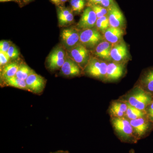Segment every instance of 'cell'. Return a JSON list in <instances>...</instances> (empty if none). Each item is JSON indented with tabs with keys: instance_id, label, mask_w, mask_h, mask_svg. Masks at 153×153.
I'll return each instance as SVG.
<instances>
[{
	"instance_id": "39",
	"label": "cell",
	"mask_w": 153,
	"mask_h": 153,
	"mask_svg": "<svg viewBox=\"0 0 153 153\" xmlns=\"http://www.w3.org/2000/svg\"></svg>"
},
{
	"instance_id": "20",
	"label": "cell",
	"mask_w": 153,
	"mask_h": 153,
	"mask_svg": "<svg viewBox=\"0 0 153 153\" xmlns=\"http://www.w3.org/2000/svg\"><path fill=\"white\" fill-rule=\"evenodd\" d=\"M4 82L9 86L28 91L26 80L19 79L16 76L4 79Z\"/></svg>"
},
{
	"instance_id": "29",
	"label": "cell",
	"mask_w": 153,
	"mask_h": 153,
	"mask_svg": "<svg viewBox=\"0 0 153 153\" xmlns=\"http://www.w3.org/2000/svg\"><path fill=\"white\" fill-rule=\"evenodd\" d=\"M73 20H74V16H73L72 13H71L66 18L59 22V24L61 26H63V25L71 23V22H73Z\"/></svg>"
},
{
	"instance_id": "25",
	"label": "cell",
	"mask_w": 153,
	"mask_h": 153,
	"mask_svg": "<svg viewBox=\"0 0 153 153\" xmlns=\"http://www.w3.org/2000/svg\"><path fill=\"white\" fill-rule=\"evenodd\" d=\"M7 53L10 59H16L19 57V50L14 45H11Z\"/></svg>"
},
{
	"instance_id": "4",
	"label": "cell",
	"mask_w": 153,
	"mask_h": 153,
	"mask_svg": "<svg viewBox=\"0 0 153 153\" xmlns=\"http://www.w3.org/2000/svg\"><path fill=\"white\" fill-rule=\"evenodd\" d=\"M153 97L152 94L148 93L139 86L135 85L131 90L119 99L135 107L139 102Z\"/></svg>"
},
{
	"instance_id": "3",
	"label": "cell",
	"mask_w": 153,
	"mask_h": 153,
	"mask_svg": "<svg viewBox=\"0 0 153 153\" xmlns=\"http://www.w3.org/2000/svg\"><path fill=\"white\" fill-rule=\"evenodd\" d=\"M129 120L137 141L147 136L153 130V123L147 117Z\"/></svg>"
},
{
	"instance_id": "38",
	"label": "cell",
	"mask_w": 153,
	"mask_h": 153,
	"mask_svg": "<svg viewBox=\"0 0 153 153\" xmlns=\"http://www.w3.org/2000/svg\"><path fill=\"white\" fill-rule=\"evenodd\" d=\"M27 1H30V0H27Z\"/></svg>"
},
{
	"instance_id": "18",
	"label": "cell",
	"mask_w": 153,
	"mask_h": 153,
	"mask_svg": "<svg viewBox=\"0 0 153 153\" xmlns=\"http://www.w3.org/2000/svg\"><path fill=\"white\" fill-rule=\"evenodd\" d=\"M20 65L16 62L8 63L3 68L1 75L4 80L7 78L16 76Z\"/></svg>"
},
{
	"instance_id": "2",
	"label": "cell",
	"mask_w": 153,
	"mask_h": 153,
	"mask_svg": "<svg viewBox=\"0 0 153 153\" xmlns=\"http://www.w3.org/2000/svg\"><path fill=\"white\" fill-rule=\"evenodd\" d=\"M108 63L95 58L90 59L83 71L89 76L106 81Z\"/></svg>"
},
{
	"instance_id": "12",
	"label": "cell",
	"mask_w": 153,
	"mask_h": 153,
	"mask_svg": "<svg viewBox=\"0 0 153 153\" xmlns=\"http://www.w3.org/2000/svg\"><path fill=\"white\" fill-rule=\"evenodd\" d=\"M83 71L79 65L71 57H66L65 62L61 68V73L63 75L73 77L79 76Z\"/></svg>"
},
{
	"instance_id": "16",
	"label": "cell",
	"mask_w": 153,
	"mask_h": 153,
	"mask_svg": "<svg viewBox=\"0 0 153 153\" xmlns=\"http://www.w3.org/2000/svg\"><path fill=\"white\" fill-rule=\"evenodd\" d=\"M123 32L121 28L110 27L104 32V37L107 41L114 44L118 43L123 36Z\"/></svg>"
},
{
	"instance_id": "17",
	"label": "cell",
	"mask_w": 153,
	"mask_h": 153,
	"mask_svg": "<svg viewBox=\"0 0 153 153\" xmlns=\"http://www.w3.org/2000/svg\"><path fill=\"white\" fill-rule=\"evenodd\" d=\"M111 45V44L107 41L100 42L96 48V55L104 60H111V52L112 49Z\"/></svg>"
},
{
	"instance_id": "28",
	"label": "cell",
	"mask_w": 153,
	"mask_h": 153,
	"mask_svg": "<svg viewBox=\"0 0 153 153\" xmlns=\"http://www.w3.org/2000/svg\"><path fill=\"white\" fill-rule=\"evenodd\" d=\"M11 44L10 41H1L0 42V51L7 53Z\"/></svg>"
},
{
	"instance_id": "21",
	"label": "cell",
	"mask_w": 153,
	"mask_h": 153,
	"mask_svg": "<svg viewBox=\"0 0 153 153\" xmlns=\"http://www.w3.org/2000/svg\"><path fill=\"white\" fill-rule=\"evenodd\" d=\"M33 71V70L27 65L22 64L19 66L16 76L19 79L26 80Z\"/></svg>"
},
{
	"instance_id": "14",
	"label": "cell",
	"mask_w": 153,
	"mask_h": 153,
	"mask_svg": "<svg viewBox=\"0 0 153 153\" xmlns=\"http://www.w3.org/2000/svg\"><path fill=\"white\" fill-rule=\"evenodd\" d=\"M61 37L65 46L71 49L77 45L79 41V33L74 28L63 30Z\"/></svg>"
},
{
	"instance_id": "23",
	"label": "cell",
	"mask_w": 153,
	"mask_h": 153,
	"mask_svg": "<svg viewBox=\"0 0 153 153\" xmlns=\"http://www.w3.org/2000/svg\"><path fill=\"white\" fill-rule=\"evenodd\" d=\"M91 7L95 13L97 19H99L104 16H107L108 13V9L100 5L91 4Z\"/></svg>"
},
{
	"instance_id": "7",
	"label": "cell",
	"mask_w": 153,
	"mask_h": 153,
	"mask_svg": "<svg viewBox=\"0 0 153 153\" xmlns=\"http://www.w3.org/2000/svg\"><path fill=\"white\" fill-rule=\"evenodd\" d=\"M65 52L60 47L56 48L51 53L47 59L48 68L52 70L61 68L65 62Z\"/></svg>"
},
{
	"instance_id": "30",
	"label": "cell",
	"mask_w": 153,
	"mask_h": 153,
	"mask_svg": "<svg viewBox=\"0 0 153 153\" xmlns=\"http://www.w3.org/2000/svg\"><path fill=\"white\" fill-rule=\"evenodd\" d=\"M96 26L99 30L102 32H104L109 27L106 26L103 22H102L101 20L100 19H97V20Z\"/></svg>"
},
{
	"instance_id": "10",
	"label": "cell",
	"mask_w": 153,
	"mask_h": 153,
	"mask_svg": "<svg viewBox=\"0 0 153 153\" xmlns=\"http://www.w3.org/2000/svg\"><path fill=\"white\" fill-rule=\"evenodd\" d=\"M97 17L91 7H88L83 11L77 27L82 30L92 29L96 26Z\"/></svg>"
},
{
	"instance_id": "8",
	"label": "cell",
	"mask_w": 153,
	"mask_h": 153,
	"mask_svg": "<svg viewBox=\"0 0 153 153\" xmlns=\"http://www.w3.org/2000/svg\"><path fill=\"white\" fill-rule=\"evenodd\" d=\"M108 10L110 27L121 28L124 25L125 18L118 6L114 3Z\"/></svg>"
},
{
	"instance_id": "15",
	"label": "cell",
	"mask_w": 153,
	"mask_h": 153,
	"mask_svg": "<svg viewBox=\"0 0 153 153\" xmlns=\"http://www.w3.org/2000/svg\"><path fill=\"white\" fill-rule=\"evenodd\" d=\"M128 55L127 47L125 43H119L111 49V59L114 62L122 63L124 62Z\"/></svg>"
},
{
	"instance_id": "13",
	"label": "cell",
	"mask_w": 153,
	"mask_h": 153,
	"mask_svg": "<svg viewBox=\"0 0 153 153\" xmlns=\"http://www.w3.org/2000/svg\"><path fill=\"white\" fill-rule=\"evenodd\" d=\"M125 71V67L122 63L116 62L108 63L106 81H114L121 78Z\"/></svg>"
},
{
	"instance_id": "36",
	"label": "cell",
	"mask_w": 153,
	"mask_h": 153,
	"mask_svg": "<svg viewBox=\"0 0 153 153\" xmlns=\"http://www.w3.org/2000/svg\"><path fill=\"white\" fill-rule=\"evenodd\" d=\"M67 0H60L61 2H64L66 1Z\"/></svg>"
},
{
	"instance_id": "11",
	"label": "cell",
	"mask_w": 153,
	"mask_h": 153,
	"mask_svg": "<svg viewBox=\"0 0 153 153\" xmlns=\"http://www.w3.org/2000/svg\"><path fill=\"white\" fill-rule=\"evenodd\" d=\"M136 85L153 95V67L143 71Z\"/></svg>"
},
{
	"instance_id": "33",
	"label": "cell",
	"mask_w": 153,
	"mask_h": 153,
	"mask_svg": "<svg viewBox=\"0 0 153 153\" xmlns=\"http://www.w3.org/2000/svg\"><path fill=\"white\" fill-rule=\"evenodd\" d=\"M51 1L56 5L60 4V2H61L60 0H51Z\"/></svg>"
},
{
	"instance_id": "37",
	"label": "cell",
	"mask_w": 153,
	"mask_h": 153,
	"mask_svg": "<svg viewBox=\"0 0 153 153\" xmlns=\"http://www.w3.org/2000/svg\"><path fill=\"white\" fill-rule=\"evenodd\" d=\"M63 153V152H62V153H61V152H58V153Z\"/></svg>"
},
{
	"instance_id": "9",
	"label": "cell",
	"mask_w": 153,
	"mask_h": 153,
	"mask_svg": "<svg viewBox=\"0 0 153 153\" xmlns=\"http://www.w3.org/2000/svg\"><path fill=\"white\" fill-rule=\"evenodd\" d=\"M26 82L28 91L35 94L42 92L46 84V81L44 78L34 71L26 79Z\"/></svg>"
},
{
	"instance_id": "32",
	"label": "cell",
	"mask_w": 153,
	"mask_h": 153,
	"mask_svg": "<svg viewBox=\"0 0 153 153\" xmlns=\"http://www.w3.org/2000/svg\"><path fill=\"white\" fill-rule=\"evenodd\" d=\"M92 4L100 5L101 0H88Z\"/></svg>"
},
{
	"instance_id": "26",
	"label": "cell",
	"mask_w": 153,
	"mask_h": 153,
	"mask_svg": "<svg viewBox=\"0 0 153 153\" xmlns=\"http://www.w3.org/2000/svg\"><path fill=\"white\" fill-rule=\"evenodd\" d=\"M147 117L153 123V100L145 110Z\"/></svg>"
},
{
	"instance_id": "22",
	"label": "cell",
	"mask_w": 153,
	"mask_h": 153,
	"mask_svg": "<svg viewBox=\"0 0 153 153\" xmlns=\"http://www.w3.org/2000/svg\"><path fill=\"white\" fill-rule=\"evenodd\" d=\"M110 106L116 109L119 110L125 114L128 108L127 103L119 99L111 101Z\"/></svg>"
},
{
	"instance_id": "27",
	"label": "cell",
	"mask_w": 153,
	"mask_h": 153,
	"mask_svg": "<svg viewBox=\"0 0 153 153\" xmlns=\"http://www.w3.org/2000/svg\"><path fill=\"white\" fill-rule=\"evenodd\" d=\"M10 58L7 53L0 51V64L1 66H5L8 64Z\"/></svg>"
},
{
	"instance_id": "5",
	"label": "cell",
	"mask_w": 153,
	"mask_h": 153,
	"mask_svg": "<svg viewBox=\"0 0 153 153\" xmlns=\"http://www.w3.org/2000/svg\"><path fill=\"white\" fill-rule=\"evenodd\" d=\"M79 33V41L86 48H93L102 40L100 33L94 28L82 30Z\"/></svg>"
},
{
	"instance_id": "6",
	"label": "cell",
	"mask_w": 153,
	"mask_h": 153,
	"mask_svg": "<svg viewBox=\"0 0 153 153\" xmlns=\"http://www.w3.org/2000/svg\"><path fill=\"white\" fill-rule=\"evenodd\" d=\"M71 58L84 70L90 60L88 50L83 44L78 43L70 51Z\"/></svg>"
},
{
	"instance_id": "19",
	"label": "cell",
	"mask_w": 153,
	"mask_h": 153,
	"mask_svg": "<svg viewBox=\"0 0 153 153\" xmlns=\"http://www.w3.org/2000/svg\"><path fill=\"white\" fill-rule=\"evenodd\" d=\"M127 103V102H126ZM127 103L128 108L125 117L129 120L136 119L140 118L147 117L146 111L140 110L135 107Z\"/></svg>"
},
{
	"instance_id": "1",
	"label": "cell",
	"mask_w": 153,
	"mask_h": 153,
	"mask_svg": "<svg viewBox=\"0 0 153 153\" xmlns=\"http://www.w3.org/2000/svg\"><path fill=\"white\" fill-rule=\"evenodd\" d=\"M110 121L115 134L122 141L137 142L133 128L128 119L126 117H110Z\"/></svg>"
},
{
	"instance_id": "34",
	"label": "cell",
	"mask_w": 153,
	"mask_h": 153,
	"mask_svg": "<svg viewBox=\"0 0 153 153\" xmlns=\"http://www.w3.org/2000/svg\"><path fill=\"white\" fill-rule=\"evenodd\" d=\"M16 0H0L1 2H7V1H14Z\"/></svg>"
},
{
	"instance_id": "35",
	"label": "cell",
	"mask_w": 153,
	"mask_h": 153,
	"mask_svg": "<svg viewBox=\"0 0 153 153\" xmlns=\"http://www.w3.org/2000/svg\"><path fill=\"white\" fill-rule=\"evenodd\" d=\"M130 152V153H135L134 151V150L133 149L131 150Z\"/></svg>"
},
{
	"instance_id": "24",
	"label": "cell",
	"mask_w": 153,
	"mask_h": 153,
	"mask_svg": "<svg viewBox=\"0 0 153 153\" xmlns=\"http://www.w3.org/2000/svg\"><path fill=\"white\" fill-rule=\"evenodd\" d=\"M71 5L73 11L80 12L85 7V0H71Z\"/></svg>"
},
{
	"instance_id": "31",
	"label": "cell",
	"mask_w": 153,
	"mask_h": 153,
	"mask_svg": "<svg viewBox=\"0 0 153 153\" xmlns=\"http://www.w3.org/2000/svg\"><path fill=\"white\" fill-rule=\"evenodd\" d=\"M114 4L113 0H101V4L102 6L104 7L106 9H108L112 5Z\"/></svg>"
}]
</instances>
